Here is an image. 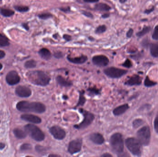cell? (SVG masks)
Here are the masks:
<instances>
[{"label":"cell","mask_w":158,"mask_h":157,"mask_svg":"<svg viewBox=\"0 0 158 157\" xmlns=\"http://www.w3.org/2000/svg\"><path fill=\"white\" fill-rule=\"evenodd\" d=\"M26 75L29 81L36 85L46 86L50 82L49 76L41 71H29Z\"/></svg>","instance_id":"cell-1"},{"label":"cell","mask_w":158,"mask_h":157,"mask_svg":"<svg viewBox=\"0 0 158 157\" xmlns=\"http://www.w3.org/2000/svg\"><path fill=\"white\" fill-rule=\"evenodd\" d=\"M17 109L22 112H33L37 113H44L46 110V106L40 102L21 101L17 103Z\"/></svg>","instance_id":"cell-2"},{"label":"cell","mask_w":158,"mask_h":157,"mask_svg":"<svg viewBox=\"0 0 158 157\" xmlns=\"http://www.w3.org/2000/svg\"><path fill=\"white\" fill-rule=\"evenodd\" d=\"M110 144L113 151L117 154H121L123 152L124 142L122 135L119 133L113 134L110 138Z\"/></svg>","instance_id":"cell-3"},{"label":"cell","mask_w":158,"mask_h":157,"mask_svg":"<svg viewBox=\"0 0 158 157\" xmlns=\"http://www.w3.org/2000/svg\"><path fill=\"white\" fill-rule=\"evenodd\" d=\"M25 130L26 133L37 142H41L45 138L44 132L38 127L34 124H27L25 126Z\"/></svg>","instance_id":"cell-4"},{"label":"cell","mask_w":158,"mask_h":157,"mask_svg":"<svg viewBox=\"0 0 158 157\" xmlns=\"http://www.w3.org/2000/svg\"><path fill=\"white\" fill-rule=\"evenodd\" d=\"M125 144L127 148L134 155H141V144L138 140L135 138H127L125 140Z\"/></svg>","instance_id":"cell-5"},{"label":"cell","mask_w":158,"mask_h":157,"mask_svg":"<svg viewBox=\"0 0 158 157\" xmlns=\"http://www.w3.org/2000/svg\"><path fill=\"white\" fill-rule=\"evenodd\" d=\"M79 111L84 116V119L80 124L74 125V127L78 130H82L88 127L92 123L95 117L92 113L83 109H80Z\"/></svg>","instance_id":"cell-6"},{"label":"cell","mask_w":158,"mask_h":157,"mask_svg":"<svg viewBox=\"0 0 158 157\" xmlns=\"http://www.w3.org/2000/svg\"><path fill=\"white\" fill-rule=\"evenodd\" d=\"M137 136L141 145H148L151 138V132L149 126H144L140 128L137 133Z\"/></svg>","instance_id":"cell-7"},{"label":"cell","mask_w":158,"mask_h":157,"mask_svg":"<svg viewBox=\"0 0 158 157\" xmlns=\"http://www.w3.org/2000/svg\"><path fill=\"white\" fill-rule=\"evenodd\" d=\"M104 73L108 77L112 78H117L125 75L128 73V71L123 69L110 67L104 69Z\"/></svg>","instance_id":"cell-8"},{"label":"cell","mask_w":158,"mask_h":157,"mask_svg":"<svg viewBox=\"0 0 158 157\" xmlns=\"http://www.w3.org/2000/svg\"><path fill=\"white\" fill-rule=\"evenodd\" d=\"M49 131L52 136L56 140H62L66 136V132L60 126L56 125L52 126L50 128Z\"/></svg>","instance_id":"cell-9"},{"label":"cell","mask_w":158,"mask_h":157,"mask_svg":"<svg viewBox=\"0 0 158 157\" xmlns=\"http://www.w3.org/2000/svg\"><path fill=\"white\" fill-rule=\"evenodd\" d=\"M82 139H77L70 142L68 145V152L71 154H74L80 152L82 149Z\"/></svg>","instance_id":"cell-10"},{"label":"cell","mask_w":158,"mask_h":157,"mask_svg":"<svg viewBox=\"0 0 158 157\" xmlns=\"http://www.w3.org/2000/svg\"><path fill=\"white\" fill-rule=\"evenodd\" d=\"M92 62L95 66L99 67H104L108 65L109 59L104 55H98L92 57Z\"/></svg>","instance_id":"cell-11"},{"label":"cell","mask_w":158,"mask_h":157,"mask_svg":"<svg viewBox=\"0 0 158 157\" xmlns=\"http://www.w3.org/2000/svg\"><path fill=\"white\" fill-rule=\"evenodd\" d=\"M6 79L7 83L10 85L17 84L21 80L17 72L14 71L9 72L6 76Z\"/></svg>","instance_id":"cell-12"},{"label":"cell","mask_w":158,"mask_h":157,"mask_svg":"<svg viewBox=\"0 0 158 157\" xmlns=\"http://www.w3.org/2000/svg\"><path fill=\"white\" fill-rule=\"evenodd\" d=\"M15 93L20 97L26 98L31 95V91L28 87L25 86H19L16 88Z\"/></svg>","instance_id":"cell-13"},{"label":"cell","mask_w":158,"mask_h":157,"mask_svg":"<svg viewBox=\"0 0 158 157\" xmlns=\"http://www.w3.org/2000/svg\"><path fill=\"white\" fill-rule=\"evenodd\" d=\"M21 118L25 121L29 122L33 124H40L42 122V120L40 117L32 114H23L21 116Z\"/></svg>","instance_id":"cell-14"},{"label":"cell","mask_w":158,"mask_h":157,"mask_svg":"<svg viewBox=\"0 0 158 157\" xmlns=\"http://www.w3.org/2000/svg\"><path fill=\"white\" fill-rule=\"evenodd\" d=\"M89 139L92 142L98 145H102L104 142L103 136L98 133H94L90 134Z\"/></svg>","instance_id":"cell-15"},{"label":"cell","mask_w":158,"mask_h":157,"mask_svg":"<svg viewBox=\"0 0 158 157\" xmlns=\"http://www.w3.org/2000/svg\"><path fill=\"white\" fill-rule=\"evenodd\" d=\"M67 59L70 62L76 64H82L85 63L86 61H88V58L87 56L86 55H82L80 57H71L68 56L67 57Z\"/></svg>","instance_id":"cell-16"},{"label":"cell","mask_w":158,"mask_h":157,"mask_svg":"<svg viewBox=\"0 0 158 157\" xmlns=\"http://www.w3.org/2000/svg\"><path fill=\"white\" fill-rule=\"evenodd\" d=\"M129 108V106L128 104H125L114 109L113 111V113L116 116H120L125 113V112H126Z\"/></svg>","instance_id":"cell-17"},{"label":"cell","mask_w":158,"mask_h":157,"mask_svg":"<svg viewBox=\"0 0 158 157\" xmlns=\"http://www.w3.org/2000/svg\"><path fill=\"white\" fill-rule=\"evenodd\" d=\"M141 77L139 76L135 75V76H134L131 77L125 82V84L127 85L134 86L138 85L141 84Z\"/></svg>","instance_id":"cell-18"},{"label":"cell","mask_w":158,"mask_h":157,"mask_svg":"<svg viewBox=\"0 0 158 157\" xmlns=\"http://www.w3.org/2000/svg\"><path fill=\"white\" fill-rule=\"evenodd\" d=\"M56 81L59 85L62 87H70L72 85V82L67 80L61 76H58L56 77Z\"/></svg>","instance_id":"cell-19"},{"label":"cell","mask_w":158,"mask_h":157,"mask_svg":"<svg viewBox=\"0 0 158 157\" xmlns=\"http://www.w3.org/2000/svg\"><path fill=\"white\" fill-rule=\"evenodd\" d=\"M40 56L45 60H49L52 57V53L48 49L46 48L41 49L38 52Z\"/></svg>","instance_id":"cell-20"},{"label":"cell","mask_w":158,"mask_h":157,"mask_svg":"<svg viewBox=\"0 0 158 157\" xmlns=\"http://www.w3.org/2000/svg\"><path fill=\"white\" fill-rule=\"evenodd\" d=\"M95 9L99 11H109L111 9V7L107 4L100 3L95 5Z\"/></svg>","instance_id":"cell-21"},{"label":"cell","mask_w":158,"mask_h":157,"mask_svg":"<svg viewBox=\"0 0 158 157\" xmlns=\"http://www.w3.org/2000/svg\"><path fill=\"white\" fill-rule=\"evenodd\" d=\"M13 133L15 136L18 139H24L27 136V133L26 132L23 131L22 130L19 128H15L13 130Z\"/></svg>","instance_id":"cell-22"},{"label":"cell","mask_w":158,"mask_h":157,"mask_svg":"<svg viewBox=\"0 0 158 157\" xmlns=\"http://www.w3.org/2000/svg\"><path fill=\"white\" fill-rule=\"evenodd\" d=\"M150 52L153 57H158V42L151 44Z\"/></svg>","instance_id":"cell-23"},{"label":"cell","mask_w":158,"mask_h":157,"mask_svg":"<svg viewBox=\"0 0 158 157\" xmlns=\"http://www.w3.org/2000/svg\"><path fill=\"white\" fill-rule=\"evenodd\" d=\"M0 13L4 17H9L13 15L15 12L9 9H1L0 10Z\"/></svg>","instance_id":"cell-24"},{"label":"cell","mask_w":158,"mask_h":157,"mask_svg":"<svg viewBox=\"0 0 158 157\" xmlns=\"http://www.w3.org/2000/svg\"><path fill=\"white\" fill-rule=\"evenodd\" d=\"M84 93L85 92L83 90L80 91L79 101H78V104L77 105V106H83L85 103L86 100L85 99V96H84Z\"/></svg>","instance_id":"cell-25"},{"label":"cell","mask_w":158,"mask_h":157,"mask_svg":"<svg viewBox=\"0 0 158 157\" xmlns=\"http://www.w3.org/2000/svg\"><path fill=\"white\" fill-rule=\"evenodd\" d=\"M9 45V40L7 37L0 34V47L7 46Z\"/></svg>","instance_id":"cell-26"},{"label":"cell","mask_w":158,"mask_h":157,"mask_svg":"<svg viewBox=\"0 0 158 157\" xmlns=\"http://www.w3.org/2000/svg\"><path fill=\"white\" fill-rule=\"evenodd\" d=\"M36 65L37 63L34 60H29L25 62V67L26 68H33L36 67Z\"/></svg>","instance_id":"cell-27"},{"label":"cell","mask_w":158,"mask_h":157,"mask_svg":"<svg viewBox=\"0 0 158 157\" xmlns=\"http://www.w3.org/2000/svg\"><path fill=\"white\" fill-rule=\"evenodd\" d=\"M106 26L105 25H101L97 27L95 32L97 34H100L103 33L106 31Z\"/></svg>","instance_id":"cell-28"},{"label":"cell","mask_w":158,"mask_h":157,"mask_svg":"<svg viewBox=\"0 0 158 157\" xmlns=\"http://www.w3.org/2000/svg\"><path fill=\"white\" fill-rule=\"evenodd\" d=\"M151 29V28L150 27H145L143 29L142 31H139L137 33V36L138 37H143L144 35L146 34L147 33L150 31V30Z\"/></svg>","instance_id":"cell-29"},{"label":"cell","mask_w":158,"mask_h":157,"mask_svg":"<svg viewBox=\"0 0 158 157\" xmlns=\"http://www.w3.org/2000/svg\"><path fill=\"white\" fill-rule=\"evenodd\" d=\"M38 18L43 20H46L50 18H52L53 15L51 13H42L38 15Z\"/></svg>","instance_id":"cell-30"},{"label":"cell","mask_w":158,"mask_h":157,"mask_svg":"<svg viewBox=\"0 0 158 157\" xmlns=\"http://www.w3.org/2000/svg\"><path fill=\"white\" fill-rule=\"evenodd\" d=\"M144 84L146 87H152L156 84V82L150 80L149 77H147L145 79V81H144Z\"/></svg>","instance_id":"cell-31"},{"label":"cell","mask_w":158,"mask_h":157,"mask_svg":"<svg viewBox=\"0 0 158 157\" xmlns=\"http://www.w3.org/2000/svg\"><path fill=\"white\" fill-rule=\"evenodd\" d=\"M143 123L144 121L142 119H135L133 122V127L135 128H137L140 127L141 125H143Z\"/></svg>","instance_id":"cell-32"},{"label":"cell","mask_w":158,"mask_h":157,"mask_svg":"<svg viewBox=\"0 0 158 157\" xmlns=\"http://www.w3.org/2000/svg\"><path fill=\"white\" fill-rule=\"evenodd\" d=\"M88 91L90 95H98L100 94V91L96 88H90L88 89Z\"/></svg>","instance_id":"cell-33"},{"label":"cell","mask_w":158,"mask_h":157,"mask_svg":"<svg viewBox=\"0 0 158 157\" xmlns=\"http://www.w3.org/2000/svg\"><path fill=\"white\" fill-rule=\"evenodd\" d=\"M15 8L17 11H19V12H26L29 10V7L26 6H15Z\"/></svg>","instance_id":"cell-34"},{"label":"cell","mask_w":158,"mask_h":157,"mask_svg":"<svg viewBox=\"0 0 158 157\" xmlns=\"http://www.w3.org/2000/svg\"><path fill=\"white\" fill-rule=\"evenodd\" d=\"M35 150H36V152H37L38 153L42 154V153L46 152V148L42 146L37 145L35 147Z\"/></svg>","instance_id":"cell-35"},{"label":"cell","mask_w":158,"mask_h":157,"mask_svg":"<svg viewBox=\"0 0 158 157\" xmlns=\"http://www.w3.org/2000/svg\"><path fill=\"white\" fill-rule=\"evenodd\" d=\"M81 13H82V14L83 15L85 16L86 17H88V18H91V19L94 18V17L93 14L91 13H90V12L83 10V11H81Z\"/></svg>","instance_id":"cell-36"},{"label":"cell","mask_w":158,"mask_h":157,"mask_svg":"<svg viewBox=\"0 0 158 157\" xmlns=\"http://www.w3.org/2000/svg\"><path fill=\"white\" fill-rule=\"evenodd\" d=\"M123 66L126 67V68H131V67L132 66V64L130 60L127 59L123 63Z\"/></svg>","instance_id":"cell-37"},{"label":"cell","mask_w":158,"mask_h":157,"mask_svg":"<svg viewBox=\"0 0 158 157\" xmlns=\"http://www.w3.org/2000/svg\"><path fill=\"white\" fill-rule=\"evenodd\" d=\"M152 37L153 39L158 40V26H156L155 28V30L153 31V34L152 35Z\"/></svg>","instance_id":"cell-38"},{"label":"cell","mask_w":158,"mask_h":157,"mask_svg":"<svg viewBox=\"0 0 158 157\" xmlns=\"http://www.w3.org/2000/svg\"><path fill=\"white\" fill-rule=\"evenodd\" d=\"M31 148V146L29 144L25 143L23 144L21 146V150H30Z\"/></svg>","instance_id":"cell-39"},{"label":"cell","mask_w":158,"mask_h":157,"mask_svg":"<svg viewBox=\"0 0 158 157\" xmlns=\"http://www.w3.org/2000/svg\"><path fill=\"white\" fill-rule=\"evenodd\" d=\"M59 9L60 10V11L64 12L65 13H70L71 12L70 7H60Z\"/></svg>","instance_id":"cell-40"},{"label":"cell","mask_w":158,"mask_h":157,"mask_svg":"<svg viewBox=\"0 0 158 157\" xmlns=\"http://www.w3.org/2000/svg\"><path fill=\"white\" fill-rule=\"evenodd\" d=\"M154 126H155V129L156 132L158 134V113L155 118V122H154Z\"/></svg>","instance_id":"cell-41"},{"label":"cell","mask_w":158,"mask_h":157,"mask_svg":"<svg viewBox=\"0 0 158 157\" xmlns=\"http://www.w3.org/2000/svg\"><path fill=\"white\" fill-rule=\"evenodd\" d=\"M54 56L56 59L62 58L64 57V54L61 52H56L54 53Z\"/></svg>","instance_id":"cell-42"},{"label":"cell","mask_w":158,"mask_h":157,"mask_svg":"<svg viewBox=\"0 0 158 157\" xmlns=\"http://www.w3.org/2000/svg\"><path fill=\"white\" fill-rule=\"evenodd\" d=\"M63 38H64L65 40L67 41V42H69V41H70L71 40V39H72V37L70 35L68 34L64 35Z\"/></svg>","instance_id":"cell-43"},{"label":"cell","mask_w":158,"mask_h":157,"mask_svg":"<svg viewBox=\"0 0 158 157\" xmlns=\"http://www.w3.org/2000/svg\"><path fill=\"white\" fill-rule=\"evenodd\" d=\"M133 33V30L131 29H129V31L127 33V37H131Z\"/></svg>","instance_id":"cell-44"},{"label":"cell","mask_w":158,"mask_h":157,"mask_svg":"<svg viewBox=\"0 0 158 157\" xmlns=\"http://www.w3.org/2000/svg\"><path fill=\"white\" fill-rule=\"evenodd\" d=\"M100 0H83L85 3H98Z\"/></svg>","instance_id":"cell-45"},{"label":"cell","mask_w":158,"mask_h":157,"mask_svg":"<svg viewBox=\"0 0 158 157\" xmlns=\"http://www.w3.org/2000/svg\"><path fill=\"white\" fill-rule=\"evenodd\" d=\"M5 52L2 51V50H0V59L3 58L4 57H5Z\"/></svg>","instance_id":"cell-46"},{"label":"cell","mask_w":158,"mask_h":157,"mask_svg":"<svg viewBox=\"0 0 158 157\" xmlns=\"http://www.w3.org/2000/svg\"><path fill=\"white\" fill-rule=\"evenodd\" d=\"M110 14H109V13H105L103 14L101 17L103 18V19H107V18H109L110 17Z\"/></svg>","instance_id":"cell-47"},{"label":"cell","mask_w":158,"mask_h":157,"mask_svg":"<svg viewBox=\"0 0 158 157\" xmlns=\"http://www.w3.org/2000/svg\"><path fill=\"white\" fill-rule=\"evenodd\" d=\"M101 157H112V155L110 154H108V153H105V154H104L101 155Z\"/></svg>","instance_id":"cell-48"},{"label":"cell","mask_w":158,"mask_h":157,"mask_svg":"<svg viewBox=\"0 0 158 157\" xmlns=\"http://www.w3.org/2000/svg\"><path fill=\"white\" fill-rule=\"evenodd\" d=\"M23 27L25 29V30H29V27H28V25L27 24H23Z\"/></svg>","instance_id":"cell-49"},{"label":"cell","mask_w":158,"mask_h":157,"mask_svg":"<svg viewBox=\"0 0 158 157\" xmlns=\"http://www.w3.org/2000/svg\"><path fill=\"white\" fill-rule=\"evenodd\" d=\"M5 144H3V143H0V150L3 149L4 148H5Z\"/></svg>","instance_id":"cell-50"},{"label":"cell","mask_w":158,"mask_h":157,"mask_svg":"<svg viewBox=\"0 0 158 157\" xmlns=\"http://www.w3.org/2000/svg\"><path fill=\"white\" fill-rule=\"evenodd\" d=\"M58 155H55V154H50L49 155V157H58Z\"/></svg>","instance_id":"cell-51"},{"label":"cell","mask_w":158,"mask_h":157,"mask_svg":"<svg viewBox=\"0 0 158 157\" xmlns=\"http://www.w3.org/2000/svg\"><path fill=\"white\" fill-rule=\"evenodd\" d=\"M126 1H127V0H119V1H120L121 3H125Z\"/></svg>","instance_id":"cell-52"},{"label":"cell","mask_w":158,"mask_h":157,"mask_svg":"<svg viewBox=\"0 0 158 157\" xmlns=\"http://www.w3.org/2000/svg\"><path fill=\"white\" fill-rule=\"evenodd\" d=\"M2 68H3V65H2L0 63V70H1Z\"/></svg>","instance_id":"cell-53"},{"label":"cell","mask_w":158,"mask_h":157,"mask_svg":"<svg viewBox=\"0 0 158 157\" xmlns=\"http://www.w3.org/2000/svg\"><path fill=\"white\" fill-rule=\"evenodd\" d=\"M0 1H1V0H0Z\"/></svg>","instance_id":"cell-54"}]
</instances>
